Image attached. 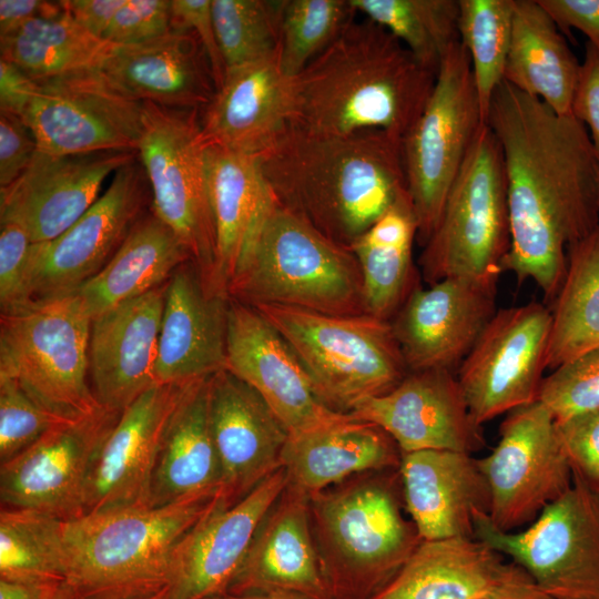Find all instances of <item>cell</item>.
I'll return each mask as SVG.
<instances>
[{
  "label": "cell",
  "instance_id": "obj_49",
  "mask_svg": "<svg viewBox=\"0 0 599 599\" xmlns=\"http://www.w3.org/2000/svg\"><path fill=\"white\" fill-rule=\"evenodd\" d=\"M556 430L572 474L599 490V410L556 422Z\"/></svg>",
  "mask_w": 599,
  "mask_h": 599
},
{
  "label": "cell",
  "instance_id": "obj_32",
  "mask_svg": "<svg viewBox=\"0 0 599 599\" xmlns=\"http://www.w3.org/2000/svg\"><path fill=\"white\" fill-rule=\"evenodd\" d=\"M204 158L216 240L214 291L229 297L246 248L274 197L257 156L206 143Z\"/></svg>",
  "mask_w": 599,
  "mask_h": 599
},
{
  "label": "cell",
  "instance_id": "obj_34",
  "mask_svg": "<svg viewBox=\"0 0 599 599\" xmlns=\"http://www.w3.org/2000/svg\"><path fill=\"white\" fill-rule=\"evenodd\" d=\"M209 378L183 386L162 437L150 506L221 490V465L209 422Z\"/></svg>",
  "mask_w": 599,
  "mask_h": 599
},
{
  "label": "cell",
  "instance_id": "obj_33",
  "mask_svg": "<svg viewBox=\"0 0 599 599\" xmlns=\"http://www.w3.org/2000/svg\"><path fill=\"white\" fill-rule=\"evenodd\" d=\"M502 558L477 538L422 540L373 599H484L508 572Z\"/></svg>",
  "mask_w": 599,
  "mask_h": 599
},
{
  "label": "cell",
  "instance_id": "obj_10",
  "mask_svg": "<svg viewBox=\"0 0 599 599\" xmlns=\"http://www.w3.org/2000/svg\"><path fill=\"white\" fill-rule=\"evenodd\" d=\"M200 113L142 102L136 154L150 184L151 211L175 233L215 293L216 240Z\"/></svg>",
  "mask_w": 599,
  "mask_h": 599
},
{
  "label": "cell",
  "instance_id": "obj_46",
  "mask_svg": "<svg viewBox=\"0 0 599 599\" xmlns=\"http://www.w3.org/2000/svg\"><path fill=\"white\" fill-rule=\"evenodd\" d=\"M32 400L17 382L0 377V463L33 445L67 422ZM74 420V419H73Z\"/></svg>",
  "mask_w": 599,
  "mask_h": 599
},
{
  "label": "cell",
  "instance_id": "obj_43",
  "mask_svg": "<svg viewBox=\"0 0 599 599\" xmlns=\"http://www.w3.org/2000/svg\"><path fill=\"white\" fill-rule=\"evenodd\" d=\"M356 14L349 0H283L277 47L283 73L296 77Z\"/></svg>",
  "mask_w": 599,
  "mask_h": 599
},
{
  "label": "cell",
  "instance_id": "obj_54",
  "mask_svg": "<svg viewBox=\"0 0 599 599\" xmlns=\"http://www.w3.org/2000/svg\"><path fill=\"white\" fill-rule=\"evenodd\" d=\"M63 11L60 1L0 0V35L8 34L32 20L54 17Z\"/></svg>",
  "mask_w": 599,
  "mask_h": 599
},
{
  "label": "cell",
  "instance_id": "obj_12",
  "mask_svg": "<svg viewBox=\"0 0 599 599\" xmlns=\"http://www.w3.org/2000/svg\"><path fill=\"white\" fill-rule=\"evenodd\" d=\"M475 538L510 557L554 599H599V490L572 474V486L521 531H501L488 515Z\"/></svg>",
  "mask_w": 599,
  "mask_h": 599
},
{
  "label": "cell",
  "instance_id": "obj_24",
  "mask_svg": "<svg viewBox=\"0 0 599 599\" xmlns=\"http://www.w3.org/2000/svg\"><path fill=\"white\" fill-rule=\"evenodd\" d=\"M184 384H155L122 410L92 468L84 515L150 506L162 437Z\"/></svg>",
  "mask_w": 599,
  "mask_h": 599
},
{
  "label": "cell",
  "instance_id": "obj_55",
  "mask_svg": "<svg viewBox=\"0 0 599 599\" xmlns=\"http://www.w3.org/2000/svg\"><path fill=\"white\" fill-rule=\"evenodd\" d=\"M60 2L81 28L102 39L124 0H64Z\"/></svg>",
  "mask_w": 599,
  "mask_h": 599
},
{
  "label": "cell",
  "instance_id": "obj_22",
  "mask_svg": "<svg viewBox=\"0 0 599 599\" xmlns=\"http://www.w3.org/2000/svg\"><path fill=\"white\" fill-rule=\"evenodd\" d=\"M287 485L283 467L234 505L219 502L176 546L167 591L171 599L224 595L262 519Z\"/></svg>",
  "mask_w": 599,
  "mask_h": 599
},
{
  "label": "cell",
  "instance_id": "obj_9",
  "mask_svg": "<svg viewBox=\"0 0 599 599\" xmlns=\"http://www.w3.org/2000/svg\"><path fill=\"white\" fill-rule=\"evenodd\" d=\"M91 317L79 297L32 301L0 316V377L68 420L94 413L89 379Z\"/></svg>",
  "mask_w": 599,
  "mask_h": 599
},
{
  "label": "cell",
  "instance_id": "obj_31",
  "mask_svg": "<svg viewBox=\"0 0 599 599\" xmlns=\"http://www.w3.org/2000/svg\"><path fill=\"white\" fill-rule=\"evenodd\" d=\"M400 458V449L385 430L346 414L331 424L288 436L281 463L287 485L312 496L356 475L398 469Z\"/></svg>",
  "mask_w": 599,
  "mask_h": 599
},
{
  "label": "cell",
  "instance_id": "obj_35",
  "mask_svg": "<svg viewBox=\"0 0 599 599\" xmlns=\"http://www.w3.org/2000/svg\"><path fill=\"white\" fill-rule=\"evenodd\" d=\"M580 65L538 0H514L505 82L569 115Z\"/></svg>",
  "mask_w": 599,
  "mask_h": 599
},
{
  "label": "cell",
  "instance_id": "obj_6",
  "mask_svg": "<svg viewBox=\"0 0 599 599\" xmlns=\"http://www.w3.org/2000/svg\"><path fill=\"white\" fill-rule=\"evenodd\" d=\"M229 297L251 306L367 314L362 271L351 248L327 238L275 199L246 248Z\"/></svg>",
  "mask_w": 599,
  "mask_h": 599
},
{
  "label": "cell",
  "instance_id": "obj_59",
  "mask_svg": "<svg viewBox=\"0 0 599 599\" xmlns=\"http://www.w3.org/2000/svg\"><path fill=\"white\" fill-rule=\"evenodd\" d=\"M207 599H309V598L297 595V593H292V592L271 591V592H254V593H245V595L224 593V595L214 596Z\"/></svg>",
  "mask_w": 599,
  "mask_h": 599
},
{
  "label": "cell",
  "instance_id": "obj_41",
  "mask_svg": "<svg viewBox=\"0 0 599 599\" xmlns=\"http://www.w3.org/2000/svg\"><path fill=\"white\" fill-rule=\"evenodd\" d=\"M356 13L396 37L426 68L438 72L459 41V0H349Z\"/></svg>",
  "mask_w": 599,
  "mask_h": 599
},
{
  "label": "cell",
  "instance_id": "obj_1",
  "mask_svg": "<svg viewBox=\"0 0 599 599\" xmlns=\"http://www.w3.org/2000/svg\"><path fill=\"white\" fill-rule=\"evenodd\" d=\"M486 124L502 153L510 245L501 271L554 302L567 248L599 226V164L586 126L502 81Z\"/></svg>",
  "mask_w": 599,
  "mask_h": 599
},
{
  "label": "cell",
  "instance_id": "obj_47",
  "mask_svg": "<svg viewBox=\"0 0 599 599\" xmlns=\"http://www.w3.org/2000/svg\"><path fill=\"white\" fill-rule=\"evenodd\" d=\"M32 242L23 229L13 223L0 224V309L12 313L31 301L28 285Z\"/></svg>",
  "mask_w": 599,
  "mask_h": 599
},
{
  "label": "cell",
  "instance_id": "obj_42",
  "mask_svg": "<svg viewBox=\"0 0 599 599\" xmlns=\"http://www.w3.org/2000/svg\"><path fill=\"white\" fill-rule=\"evenodd\" d=\"M512 14L514 0H459V40L471 61L485 123L494 92L504 81Z\"/></svg>",
  "mask_w": 599,
  "mask_h": 599
},
{
  "label": "cell",
  "instance_id": "obj_53",
  "mask_svg": "<svg viewBox=\"0 0 599 599\" xmlns=\"http://www.w3.org/2000/svg\"><path fill=\"white\" fill-rule=\"evenodd\" d=\"M561 33L576 28L599 50V0H538Z\"/></svg>",
  "mask_w": 599,
  "mask_h": 599
},
{
  "label": "cell",
  "instance_id": "obj_44",
  "mask_svg": "<svg viewBox=\"0 0 599 599\" xmlns=\"http://www.w3.org/2000/svg\"><path fill=\"white\" fill-rule=\"evenodd\" d=\"M282 7L283 0H212L226 71L277 52Z\"/></svg>",
  "mask_w": 599,
  "mask_h": 599
},
{
  "label": "cell",
  "instance_id": "obj_13",
  "mask_svg": "<svg viewBox=\"0 0 599 599\" xmlns=\"http://www.w3.org/2000/svg\"><path fill=\"white\" fill-rule=\"evenodd\" d=\"M493 451L477 459L490 493L489 519L501 531L531 524L572 486L556 422L539 400L507 413Z\"/></svg>",
  "mask_w": 599,
  "mask_h": 599
},
{
  "label": "cell",
  "instance_id": "obj_57",
  "mask_svg": "<svg viewBox=\"0 0 599 599\" xmlns=\"http://www.w3.org/2000/svg\"><path fill=\"white\" fill-rule=\"evenodd\" d=\"M484 599H554L545 592L527 573L515 562H510L504 580Z\"/></svg>",
  "mask_w": 599,
  "mask_h": 599
},
{
  "label": "cell",
  "instance_id": "obj_29",
  "mask_svg": "<svg viewBox=\"0 0 599 599\" xmlns=\"http://www.w3.org/2000/svg\"><path fill=\"white\" fill-rule=\"evenodd\" d=\"M398 471L405 509L422 540L475 538V519L490 510L477 458L447 449L404 453Z\"/></svg>",
  "mask_w": 599,
  "mask_h": 599
},
{
  "label": "cell",
  "instance_id": "obj_26",
  "mask_svg": "<svg viewBox=\"0 0 599 599\" xmlns=\"http://www.w3.org/2000/svg\"><path fill=\"white\" fill-rule=\"evenodd\" d=\"M271 591L333 599L312 531L309 496L288 485L262 519L226 593Z\"/></svg>",
  "mask_w": 599,
  "mask_h": 599
},
{
  "label": "cell",
  "instance_id": "obj_15",
  "mask_svg": "<svg viewBox=\"0 0 599 599\" xmlns=\"http://www.w3.org/2000/svg\"><path fill=\"white\" fill-rule=\"evenodd\" d=\"M550 324L539 302L497 309L456 376L477 424L538 400Z\"/></svg>",
  "mask_w": 599,
  "mask_h": 599
},
{
  "label": "cell",
  "instance_id": "obj_7",
  "mask_svg": "<svg viewBox=\"0 0 599 599\" xmlns=\"http://www.w3.org/2000/svg\"><path fill=\"white\" fill-rule=\"evenodd\" d=\"M253 307L287 341L331 410L349 414L409 373L389 321L273 304Z\"/></svg>",
  "mask_w": 599,
  "mask_h": 599
},
{
  "label": "cell",
  "instance_id": "obj_40",
  "mask_svg": "<svg viewBox=\"0 0 599 599\" xmlns=\"http://www.w3.org/2000/svg\"><path fill=\"white\" fill-rule=\"evenodd\" d=\"M67 572L64 520L1 506L0 579L51 586L65 582Z\"/></svg>",
  "mask_w": 599,
  "mask_h": 599
},
{
  "label": "cell",
  "instance_id": "obj_17",
  "mask_svg": "<svg viewBox=\"0 0 599 599\" xmlns=\"http://www.w3.org/2000/svg\"><path fill=\"white\" fill-rule=\"evenodd\" d=\"M121 413L101 406L63 422L2 463L1 506L33 509L64 521L83 516L92 468Z\"/></svg>",
  "mask_w": 599,
  "mask_h": 599
},
{
  "label": "cell",
  "instance_id": "obj_45",
  "mask_svg": "<svg viewBox=\"0 0 599 599\" xmlns=\"http://www.w3.org/2000/svg\"><path fill=\"white\" fill-rule=\"evenodd\" d=\"M538 400L555 422L599 410V348L552 369L541 382Z\"/></svg>",
  "mask_w": 599,
  "mask_h": 599
},
{
  "label": "cell",
  "instance_id": "obj_28",
  "mask_svg": "<svg viewBox=\"0 0 599 599\" xmlns=\"http://www.w3.org/2000/svg\"><path fill=\"white\" fill-rule=\"evenodd\" d=\"M98 70L121 94L169 108L201 111L216 91L205 49L190 30H171L136 44H114Z\"/></svg>",
  "mask_w": 599,
  "mask_h": 599
},
{
  "label": "cell",
  "instance_id": "obj_16",
  "mask_svg": "<svg viewBox=\"0 0 599 599\" xmlns=\"http://www.w3.org/2000/svg\"><path fill=\"white\" fill-rule=\"evenodd\" d=\"M150 184L138 156L120 167L105 192L58 237L32 243L31 301L70 295L97 275L144 214Z\"/></svg>",
  "mask_w": 599,
  "mask_h": 599
},
{
  "label": "cell",
  "instance_id": "obj_5",
  "mask_svg": "<svg viewBox=\"0 0 599 599\" xmlns=\"http://www.w3.org/2000/svg\"><path fill=\"white\" fill-rule=\"evenodd\" d=\"M398 469L356 475L309 496L311 525L333 599H373L422 541L403 512Z\"/></svg>",
  "mask_w": 599,
  "mask_h": 599
},
{
  "label": "cell",
  "instance_id": "obj_14",
  "mask_svg": "<svg viewBox=\"0 0 599 599\" xmlns=\"http://www.w3.org/2000/svg\"><path fill=\"white\" fill-rule=\"evenodd\" d=\"M34 81L32 94L18 116L32 131L38 151L136 152L142 102L113 89L98 68Z\"/></svg>",
  "mask_w": 599,
  "mask_h": 599
},
{
  "label": "cell",
  "instance_id": "obj_52",
  "mask_svg": "<svg viewBox=\"0 0 599 599\" xmlns=\"http://www.w3.org/2000/svg\"><path fill=\"white\" fill-rule=\"evenodd\" d=\"M571 115L589 129V138L599 164V50L589 42L586 43L585 60L580 65Z\"/></svg>",
  "mask_w": 599,
  "mask_h": 599
},
{
  "label": "cell",
  "instance_id": "obj_48",
  "mask_svg": "<svg viewBox=\"0 0 599 599\" xmlns=\"http://www.w3.org/2000/svg\"><path fill=\"white\" fill-rule=\"evenodd\" d=\"M172 0H124L102 39L115 45L142 43L172 30Z\"/></svg>",
  "mask_w": 599,
  "mask_h": 599
},
{
  "label": "cell",
  "instance_id": "obj_2",
  "mask_svg": "<svg viewBox=\"0 0 599 599\" xmlns=\"http://www.w3.org/2000/svg\"><path fill=\"white\" fill-rule=\"evenodd\" d=\"M257 158L275 201L348 248L408 193L402 139L380 130L321 135L290 125Z\"/></svg>",
  "mask_w": 599,
  "mask_h": 599
},
{
  "label": "cell",
  "instance_id": "obj_11",
  "mask_svg": "<svg viewBox=\"0 0 599 599\" xmlns=\"http://www.w3.org/2000/svg\"><path fill=\"white\" fill-rule=\"evenodd\" d=\"M484 122L471 61L460 40L445 55L422 113L402 139L407 190L424 245Z\"/></svg>",
  "mask_w": 599,
  "mask_h": 599
},
{
  "label": "cell",
  "instance_id": "obj_61",
  "mask_svg": "<svg viewBox=\"0 0 599 599\" xmlns=\"http://www.w3.org/2000/svg\"><path fill=\"white\" fill-rule=\"evenodd\" d=\"M144 599H171V598H170L167 588H165L162 591H160V592H158V593H155L153 596L146 597Z\"/></svg>",
  "mask_w": 599,
  "mask_h": 599
},
{
  "label": "cell",
  "instance_id": "obj_50",
  "mask_svg": "<svg viewBox=\"0 0 599 599\" xmlns=\"http://www.w3.org/2000/svg\"><path fill=\"white\" fill-rule=\"evenodd\" d=\"M172 30H190L201 41L207 54L216 90L226 74V67L217 43L212 0H172Z\"/></svg>",
  "mask_w": 599,
  "mask_h": 599
},
{
  "label": "cell",
  "instance_id": "obj_3",
  "mask_svg": "<svg viewBox=\"0 0 599 599\" xmlns=\"http://www.w3.org/2000/svg\"><path fill=\"white\" fill-rule=\"evenodd\" d=\"M436 77L384 27L354 18L291 79V126L321 135L380 130L403 139Z\"/></svg>",
  "mask_w": 599,
  "mask_h": 599
},
{
  "label": "cell",
  "instance_id": "obj_4",
  "mask_svg": "<svg viewBox=\"0 0 599 599\" xmlns=\"http://www.w3.org/2000/svg\"><path fill=\"white\" fill-rule=\"evenodd\" d=\"M220 498V490H211L64 521L65 582L77 599H144L162 591L176 546Z\"/></svg>",
  "mask_w": 599,
  "mask_h": 599
},
{
  "label": "cell",
  "instance_id": "obj_20",
  "mask_svg": "<svg viewBox=\"0 0 599 599\" xmlns=\"http://www.w3.org/2000/svg\"><path fill=\"white\" fill-rule=\"evenodd\" d=\"M497 285L445 278L417 285L390 321L409 372L454 373L497 312Z\"/></svg>",
  "mask_w": 599,
  "mask_h": 599
},
{
  "label": "cell",
  "instance_id": "obj_39",
  "mask_svg": "<svg viewBox=\"0 0 599 599\" xmlns=\"http://www.w3.org/2000/svg\"><path fill=\"white\" fill-rule=\"evenodd\" d=\"M113 45L85 31L65 10L0 35L1 59L34 80L95 69Z\"/></svg>",
  "mask_w": 599,
  "mask_h": 599
},
{
  "label": "cell",
  "instance_id": "obj_56",
  "mask_svg": "<svg viewBox=\"0 0 599 599\" xmlns=\"http://www.w3.org/2000/svg\"><path fill=\"white\" fill-rule=\"evenodd\" d=\"M35 87L34 79L0 59V111L19 115Z\"/></svg>",
  "mask_w": 599,
  "mask_h": 599
},
{
  "label": "cell",
  "instance_id": "obj_23",
  "mask_svg": "<svg viewBox=\"0 0 599 599\" xmlns=\"http://www.w3.org/2000/svg\"><path fill=\"white\" fill-rule=\"evenodd\" d=\"M209 422L221 499L231 506L282 467L288 433L263 398L225 368L209 378Z\"/></svg>",
  "mask_w": 599,
  "mask_h": 599
},
{
  "label": "cell",
  "instance_id": "obj_30",
  "mask_svg": "<svg viewBox=\"0 0 599 599\" xmlns=\"http://www.w3.org/2000/svg\"><path fill=\"white\" fill-rule=\"evenodd\" d=\"M291 116V79L276 52L229 69L200 122L205 143L258 156L288 129Z\"/></svg>",
  "mask_w": 599,
  "mask_h": 599
},
{
  "label": "cell",
  "instance_id": "obj_27",
  "mask_svg": "<svg viewBox=\"0 0 599 599\" xmlns=\"http://www.w3.org/2000/svg\"><path fill=\"white\" fill-rule=\"evenodd\" d=\"M229 300L207 290L192 260L175 270L165 290L158 384H182L225 368Z\"/></svg>",
  "mask_w": 599,
  "mask_h": 599
},
{
  "label": "cell",
  "instance_id": "obj_38",
  "mask_svg": "<svg viewBox=\"0 0 599 599\" xmlns=\"http://www.w3.org/2000/svg\"><path fill=\"white\" fill-rule=\"evenodd\" d=\"M550 311L546 368L599 348V226L567 248V270Z\"/></svg>",
  "mask_w": 599,
  "mask_h": 599
},
{
  "label": "cell",
  "instance_id": "obj_25",
  "mask_svg": "<svg viewBox=\"0 0 599 599\" xmlns=\"http://www.w3.org/2000/svg\"><path fill=\"white\" fill-rule=\"evenodd\" d=\"M166 283L91 319L89 379L100 406L122 412L158 384Z\"/></svg>",
  "mask_w": 599,
  "mask_h": 599
},
{
  "label": "cell",
  "instance_id": "obj_51",
  "mask_svg": "<svg viewBox=\"0 0 599 599\" xmlns=\"http://www.w3.org/2000/svg\"><path fill=\"white\" fill-rule=\"evenodd\" d=\"M38 151L29 126L12 113L0 111V189L14 182Z\"/></svg>",
  "mask_w": 599,
  "mask_h": 599
},
{
  "label": "cell",
  "instance_id": "obj_60",
  "mask_svg": "<svg viewBox=\"0 0 599 599\" xmlns=\"http://www.w3.org/2000/svg\"><path fill=\"white\" fill-rule=\"evenodd\" d=\"M44 599H77V597L67 582H60L49 588Z\"/></svg>",
  "mask_w": 599,
  "mask_h": 599
},
{
  "label": "cell",
  "instance_id": "obj_36",
  "mask_svg": "<svg viewBox=\"0 0 599 599\" xmlns=\"http://www.w3.org/2000/svg\"><path fill=\"white\" fill-rule=\"evenodd\" d=\"M190 260L175 233L150 211L135 222L105 266L74 294L92 319L166 283Z\"/></svg>",
  "mask_w": 599,
  "mask_h": 599
},
{
  "label": "cell",
  "instance_id": "obj_8",
  "mask_svg": "<svg viewBox=\"0 0 599 599\" xmlns=\"http://www.w3.org/2000/svg\"><path fill=\"white\" fill-rule=\"evenodd\" d=\"M509 245L502 153L490 128L483 124L423 245V277L428 285L445 278L497 285Z\"/></svg>",
  "mask_w": 599,
  "mask_h": 599
},
{
  "label": "cell",
  "instance_id": "obj_19",
  "mask_svg": "<svg viewBox=\"0 0 599 599\" xmlns=\"http://www.w3.org/2000/svg\"><path fill=\"white\" fill-rule=\"evenodd\" d=\"M138 156L133 151L50 154L37 151L22 174L0 189V224L13 223L32 243L51 241L100 197L103 182Z\"/></svg>",
  "mask_w": 599,
  "mask_h": 599
},
{
  "label": "cell",
  "instance_id": "obj_21",
  "mask_svg": "<svg viewBox=\"0 0 599 599\" xmlns=\"http://www.w3.org/2000/svg\"><path fill=\"white\" fill-rule=\"evenodd\" d=\"M349 415L380 427L402 454L426 449L471 454L485 446L481 425L448 370L409 372L395 388L363 402Z\"/></svg>",
  "mask_w": 599,
  "mask_h": 599
},
{
  "label": "cell",
  "instance_id": "obj_58",
  "mask_svg": "<svg viewBox=\"0 0 599 599\" xmlns=\"http://www.w3.org/2000/svg\"><path fill=\"white\" fill-rule=\"evenodd\" d=\"M51 586L0 579V599H44Z\"/></svg>",
  "mask_w": 599,
  "mask_h": 599
},
{
  "label": "cell",
  "instance_id": "obj_18",
  "mask_svg": "<svg viewBox=\"0 0 599 599\" xmlns=\"http://www.w3.org/2000/svg\"><path fill=\"white\" fill-rule=\"evenodd\" d=\"M225 369L250 385L296 436L341 419L318 398L297 355L253 306L229 300Z\"/></svg>",
  "mask_w": 599,
  "mask_h": 599
},
{
  "label": "cell",
  "instance_id": "obj_37",
  "mask_svg": "<svg viewBox=\"0 0 599 599\" xmlns=\"http://www.w3.org/2000/svg\"><path fill=\"white\" fill-rule=\"evenodd\" d=\"M417 234L407 193L349 247L362 271L368 315L390 322L418 285L413 262Z\"/></svg>",
  "mask_w": 599,
  "mask_h": 599
}]
</instances>
